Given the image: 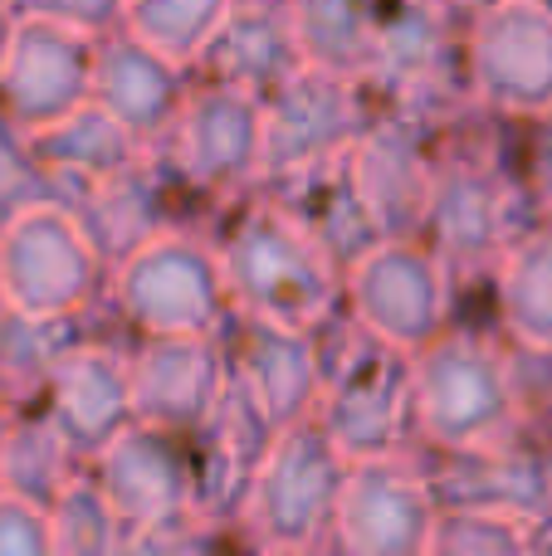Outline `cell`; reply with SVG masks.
I'll return each instance as SVG.
<instances>
[{"label": "cell", "instance_id": "obj_1", "mask_svg": "<svg viewBox=\"0 0 552 556\" xmlns=\"http://www.w3.org/2000/svg\"><path fill=\"white\" fill-rule=\"evenodd\" d=\"M518 127L469 113L440 137V181L421 240L450 264L455 283H485L504 250L538 220L518 172Z\"/></svg>", "mask_w": 552, "mask_h": 556}, {"label": "cell", "instance_id": "obj_2", "mask_svg": "<svg viewBox=\"0 0 552 556\" xmlns=\"http://www.w3.org/2000/svg\"><path fill=\"white\" fill-rule=\"evenodd\" d=\"M215 250L240 317L318 332L342 313V264L269 191L230 205L215 230Z\"/></svg>", "mask_w": 552, "mask_h": 556}, {"label": "cell", "instance_id": "obj_3", "mask_svg": "<svg viewBox=\"0 0 552 556\" xmlns=\"http://www.w3.org/2000/svg\"><path fill=\"white\" fill-rule=\"evenodd\" d=\"M416 450H479L528 430L514 346L485 327H450L411 356Z\"/></svg>", "mask_w": 552, "mask_h": 556}, {"label": "cell", "instance_id": "obj_4", "mask_svg": "<svg viewBox=\"0 0 552 556\" xmlns=\"http://www.w3.org/2000/svg\"><path fill=\"white\" fill-rule=\"evenodd\" d=\"M323 356V395L318 425L333 434L352 464L357 459H397L416 450L411 420V356L372 337L342 307L318 327Z\"/></svg>", "mask_w": 552, "mask_h": 556}, {"label": "cell", "instance_id": "obj_5", "mask_svg": "<svg viewBox=\"0 0 552 556\" xmlns=\"http://www.w3.org/2000/svg\"><path fill=\"white\" fill-rule=\"evenodd\" d=\"M113 264L68 201L0 220V298L29 323H88L108 307Z\"/></svg>", "mask_w": 552, "mask_h": 556}, {"label": "cell", "instance_id": "obj_6", "mask_svg": "<svg viewBox=\"0 0 552 556\" xmlns=\"http://www.w3.org/2000/svg\"><path fill=\"white\" fill-rule=\"evenodd\" d=\"M108 313L127 337H221L235 317L221 250L205 230H162L113 264Z\"/></svg>", "mask_w": 552, "mask_h": 556}, {"label": "cell", "instance_id": "obj_7", "mask_svg": "<svg viewBox=\"0 0 552 556\" xmlns=\"http://www.w3.org/2000/svg\"><path fill=\"white\" fill-rule=\"evenodd\" d=\"M352 459L333 444V434L313 420H299L279 434L274 454L264 459L250 498L240 513V538L250 552L274 556H328L333 518L348 483Z\"/></svg>", "mask_w": 552, "mask_h": 556}, {"label": "cell", "instance_id": "obj_8", "mask_svg": "<svg viewBox=\"0 0 552 556\" xmlns=\"http://www.w3.org/2000/svg\"><path fill=\"white\" fill-rule=\"evenodd\" d=\"M455 274L426 240H377L342 269V307L406 356L455 327Z\"/></svg>", "mask_w": 552, "mask_h": 556}, {"label": "cell", "instance_id": "obj_9", "mask_svg": "<svg viewBox=\"0 0 552 556\" xmlns=\"http://www.w3.org/2000/svg\"><path fill=\"white\" fill-rule=\"evenodd\" d=\"M162 156L225 220L230 205L264 191V103L196 78L181 117L162 142Z\"/></svg>", "mask_w": 552, "mask_h": 556}, {"label": "cell", "instance_id": "obj_10", "mask_svg": "<svg viewBox=\"0 0 552 556\" xmlns=\"http://www.w3.org/2000/svg\"><path fill=\"white\" fill-rule=\"evenodd\" d=\"M475 108L509 127L552 117V0H489L465 25Z\"/></svg>", "mask_w": 552, "mask_h": 556}, {"label": "cell", "instance_id": "obj_11", "mask_svg": "<svg viewBox=\"0 0 552 556\" xmlns=\"http://www.w3.org/2000/svg\"><path fill=\"white\" fill-rule=\"evenodd\" d=\"M377 117L367 84L328 68H299L264 98V186L352 156Z\"/></svg>", "mask_w": 552, "mask_h": 556}, {"label": "cell", "instance_id": "obj_12", "mask_svg": "<svg viewBox=\"0 0 552 556\" xmlns=\"http://www.w3.org/2000/svg\"><path fill=\"white\" fill-rule=\"evenodd\" d=\"M98 39L64 20L20 10L0 54V117L15 132H45L93 103Z\"/></svg>", "mask_w": 552, "mask_h": 556}, {"label": "cell", "instance_id": "obj_13", "mask_svg": "<svg viewBox=\"0 0 552 556\" xmlns=\"http://www.w3.org/2000/svg\"><path fill=\"white\" fill-rule=\"evenodd\" d=\"M436 518L440 498L416 454L357 459L342 483L328 556H426Z\"/></svg>", "mask_w": 552, "mask_h": 556}, {"label": "cell", "instance_id": "obj_14", "mask_svg": "<svg viewBox=\"0 0 552 556\" xmlns=\"http://www.w3.org/2000/svg\"><path fill=\"white\" fill-rule=\"evenodd\" d=\"M436 489L440 508L514 513L538 528L552 522V454L548 440L528 430L479 450H411Z\"/></svg>", "mask_w": 552, "mask_h": 556}, {"label": "cell", "instance_id": "obj_15", "mask_svg": "<svg viewBox=\"0 0 552 556\" xmlns=\"http://www.w3.org/2000/svg\"><path fill=\"white\" fill-rule=\"evenodd\" d=\"M348 162L381 240H421L440 181V132L401 113H377Z\"/></svg>", "mask_w": 552, "mask_h": 556}, {"label": "cell", "instance_id": "obj_16", "mask_svg": "<svg viewBox=\"0 0 552 556\" xmlns=\"http://www.w3.org/2000/svg\"><path fill=\"white\" fill-rule=\"evenodd\" d=\"M133 405L137 425L201 434L230 391V356L221 337H133Z\"/></svg>", "mask_w": 552, "mask_h": 556}, {"label": "cell", "instance_id": "obj_17", "mask_svg": "<svg viewBox=\"0 0 552 556\" xmlns=\"http://www.w3.org/2000/svg\"><path fill=\"white\" fill-rule=\"evenodd\" d=\"M88 473L133 532L196 513V459L186 434L127 425L103 454L88 459Z\"/></svg>", "mask_w": 552, "mask_h": 556}, {"label": "cell", "instance_id": "obj_18", "mask_svg": "<svg viewBox=\"0 0 552 556\" xmlns=\"http://www.w3.org/2000/svg\"><path fill=\"white\" fill-rule=\"evenodd\" d=\"M133 337L88 332L59 356L54 381L45 391V410L59 420V430L78 444L84 459L103 454L127 425H137L133 405Z\"/></svg>", "mask_w": 552, "mask_h": 556}, {"label": "cell", "instance_id": "obj_19", "mask_svg": "<svg viewBox=\"0 0 552 556\" xmlns=\"http://www.w3.org/2000/svg\"><path fill=\"white\" fill-rule=\"evenodd\" d=\"M279 420L244 391L230 376L221 410L211 415L201 434H191V459H196V518L240 528L244 498H250L254 479H260L264 459L279 444Z\"/></svg>", "mask_w": 552, "mask_h": 556}, {"label": "cell", "instance_id": "obj_20", "mask_svg": "<svg viewBox=\"0 0 552 556\" xmlns=\"http://www.w3.org/2000/svg\"><path fill=\"white\" fill-rule=\"evenodd\" d=\"M221 342H225V356H230V376L279 420V430L318 415L323 356L313 332L274 327V323H260V317L235 313L225 323Z\"/></svg>", "mask_w": 552, "mask_h": 556}, {"label": "cell", "instance_id": "obj_21", "mask_svg": "<svg viewBox=\"0 0 552 556\" xmlns=\"http://www.w3.org/2000/svg\"><path fill=\"white\" fill-rule=\"evenodd\" d=\"M191 88H196V68L172 64L166 54H156L152 45H142L127 29L98 39L93 103L108 108L142 147L166 142V132L176 127Z\"/></svg>", "mask_w": 552, "mask_h": 556}, {"label": "cell", "instance_id": "obj_22", "mask_svg": "<svg viewBox=\"0 0 552 556\" xmlns=\"http://www.w3.org/2000/svg\"><path fill=\"white\" fill-rule=\"evenodd\" d=\"M303 64L293 0H235L230 20L211 39L205 59L196 64L201 84H225L235 93L269 98L279 84H289Z\"/></svg>", "mask_w": 552, "mask_h": 556}, {"label": "cell", "instance_id": "obj_23", "mask_svg": "<svg viewBox=\"0 0 552 556\" xmlns=\"http://www.w3.org/2000/svg\"><path fill=\"white\" fill-rule=\"evenodd\" d=\"M29 152H35L39 172L54 181L59 201L74 205L78 195L98 191V186L113 181L117 172H127L147 147L137 142L108 108L84 103L78 113H68L64 123L45 127V132H29Z\"/></svg>", "mask_w": 552, "mask_h": 556}, {"label": "cell", "instance_id": "obj_24", "mask_svg": "<svg viewBox=\"0 0 552 556\" xmlns=\"http://www.w3.org/2000/svg\"><path fill=\"white\" fill-rule=\"evenodd\" d=\"M494 332L524 356H552V220H534L489 274Z\"/></svg>", "mask_w": 552, "mask_h": 556}, {"label": "cell", "instance_id": "obj_25", "mask_svg": "<svg viewBox=\"0 0 552 556\" xmlns=\"http://www.w3.org/2000/svg\"><path fill=\"white\" fill-rule=\"evenodd\" d=\"M264 191H269L342 269H348L352 260H362V254L381 240L377 220H372L367 201H362V191H357V176H352L348 156L328 162V166H313V172H303V176H289V181H279V186H264Z\"/></svg>", "mask_w": 552, "mask_h": 556}, {"label": "cell", "instance_id": "obj_26", "mask_svg": "<svg viewBox=\"0 0 552 556\" xmlns=\"http://www.w3.org/2000/svg\"><path fill=\"white\" fill-rule=\"evenodd\" d=\"M84 473H88V459L59 430V420L45 405L15 410L5 434V454H0V493H15V498L49 513L59 503V493L68 483H78Z\"/></svg>", "mask_w": 552, "mask_h": 556}, {"label": "cell", "instance_id": "obj_27", "mask_svg": "<svg viewBox=\"0 0 552 556\" xmlns=\"http://www.w3.org/2000/svg\"><path fill=\"white\" fill-rule=\"evenodd\" d=\"M391 0H293L303 64L328 74L367 78Z\"/></svg>", "mask_w": 552, "mask_h": 556}, {"label": "cell", "instance_id": "obj_28", "mask_svg": "<svg viewBox=\"0 0 552 556\" xmlns=\"http://www.w3.org/2000/svg\"><path fill=\"white\" fill-rule=\"evenodd\" d=\"M103 317V313H98ZM98 317L88 323H29L20 313H0V401L15 410L45 405V391L54 381V366L78 337L93 332Z\"/></svg>", "mask_w": 552, "mask_h": 556}, {"label": "cell", "instance_id": "obj_29", "mask_svg": "<svg viewBox=\"0 0 552 556\" xmlns=\"http://www.w3.org/2000/svg\"><path fill=\"white\" fill-rule=\"evenodd\" d=\"M230 10L235 0H127L123 29L152 45L156 54H166L172 64L196 68L211 39L221 35V25L230 20Z\"/></svg>", "mask_w": 552, "mask_h": 556}, {"label": "cell", "instance_id": "obj_30", "mask_svg": "<svg viewBox=\"0 0 552 556\" xmlns=\"http://www.w3.org/2000/svg\"><path fill=\"white\" fill-rule=\"evenodd\" d=\"M49 532H54L59 556H127V542H133V528L117 518L93 473L59 493V503L49 508Z\"/></svg>", "mask_w": 552, "mask_h": 556}, {"label": "cell", "instance_id": "obj_31", "mask_svg": "<svg viewBox=\"0 0 552 556\" xmlns=\"http://www.w3.org/2000/svg\"><path fill=\"white\" fill-rule=\"evenodd\" d=\"M426 556H543V528L514 513L440 508Z\"/></svg>", "mask_w": 552, "mask_h": 556}, {"label": "cell", "instance_id": "obj_32", "mask_svg": "<svg viewBox=\"0 0 552 556\" xmlns=\"http://www.w3.org/2000/svg\"><path fill=\"white\" fill-rule=\"evenodd\" d=\"M127 556H250V542L240 538V528L205 518H176L162 528H142L127 542Z\"/></svg>", "mask_w": 552, "mask_h": 556}, {"label": "cell", "instance_id": "obj_33", "mask_svg": "<svg viewBox=\"0 0 552 556\" xmlns=\"http://www.w3.org/2000/svg\"><path fill=\"white\" fill-rule=\"evenodd\" d=\"M39 201H59L54 181L39 172L35 152H29V137L0 117V220L29 211Z\"/></svg>", "mask_w": 552, "mask_h": 556}, {"label": "cell", "instance_id": "obj_34", "mask_svg": "<svg viewBox=\"0 0 552 556\" xmlns=\"http://www.w3.org/2000/svg\"><path fill=\"white\" fill-rule=\"evenodd\" d=\"M0 556H59L49 513L15 493H0Z\"/></svg>", "mask_w": 552, "mask_h": 556}, {"label": "cell", "instance_id": "obj_35", "mask_svg": "<svg viewBox=\"0 0 552 556\" xmlns=\"http://www.w3.org/2000/svg\"><path fill=\"white\" fill-rule=\"evenodd\" d=\"M514 147H518V172H524L528 201H534L538 220H552V117L518 127Z\"/></svg>", "mask_w": 552, "mask_h": 556}, {"label": "cell", "instance_id": "obj_36", "mask_svg": "<svg viewBox=\"0 0 552 556\" xmlns=\"http://www.w3.org/2000/svg\"><path fill=\"white\" fill-rule=\"evenodd\" d=\"M20 10H35V15L49 20H64V25L84 29V35L103 39L123 29L127 15V0H20Z\"/></svg>", "mask_w": 552, "mask_h": 556}, {"label": "cell", "instance_id": "obj_37", "mask_svg": "<svg viewBox=\"0 0 552 556\" xmlns=\"http://www.w3.org/2000/svg\"><path fill=\"white\" fill-rule=\"evenodd\" d=\"M514 356L528 395V425H552V356H524V352Z\"/></svg>", "mask_w": 552, "mask_h": 556}, {"label": "cell", "instance_id": "obj_38", "mask_svg": "<svg viewBox=\"0 0 552 556\" xmlns=\"http://www.w3.org/2000/svg\"><path fill=\"white\" fill-rule=\"evenodd\" d=\"M436 5H440V10H446V15H450V20H455V25H460V29H465V25H469V20H475V15H479V10H485V5H489V0H436Z\"/></svg>", "mask_w": 552, "mask_h": 556}, {"label": "cell", "instance_id": "obj_39", "mask_svg": "<svg viewBox=\"0 0 552 556\" xmlns=\"http://www.w3.org/2000/svg\"><path fill=\"white\" fill-rule=\"evenodd\" d=\"M15 15H20V0H0V54H5V39H10Z\"/></svg>", "mask_w": 552, "mask_h": 556}, {"label": "cell", "instance_id": "obj_40", "mask_svg": "<svg viewBox=\"0 0 552 556\" xmlns=\"http://www.w3.org/2000/svg\"><path fill=\"white\" fill-rule=\"evenodd\" d=\"M10 420H15V405L0 401V454H5V434H10Z\"/></svg>", "mask_w": 552, "mask_h": 556}, {"label": "cell", "instance_id": "obj_41", "mask_svg": "<svg viewBox=\"0 0 552 556\" xmlns=\"http://www.w3.org/2000/svg\"><path fill=\"white\" fill-rule=\"evenodd\" d=\"M543 556H552V522L543 528Z\"/></svg>", "mask_w": 552, "mask_h": 556}, {"label": "cell", "instance_id": "obj_42", "mask_svg": "<svg viewBox=\"0 0 552 556\" xmlns=\"http://www.w3.org/2000/svg\"><path fill=\"white\" fill-rule=\"evenodd\" d=\"M250 556H274V552H250Z\"/></svg>", "mask_w": 552, "mask_h": 556}, {"label": "cell", "instance_id": "obj_43", "mask_svg": "<svg viewBox=\"0 0 552 556\" xmlns=\"http://www.w3.org/2000/svg\"><path fill=\"white\" fill-rule=\"evenodd\" d=\"M0 313H5V298H0Z\"/></svg>", "mask_w": 552, "mask_h": 556}]
</instances>
